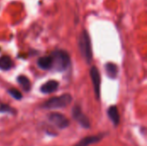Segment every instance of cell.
Wrapping results in <instances>:
<instances>
[{
	"label": "cell",
	"mask_w": 147,
	"mask_h": 146,
	"mask_svg": "<svg viewBox=\"0 0 147 146\" xmlns=\"http://www.w3.org/2000/svg\"><path fill=\"white\" fill-rule=\"evenodd\" d=\"M50 57L52 59V69L57 71H65L71 64L70 56L65 51L56 50L51 53Z\"/></svg>",
	"instance_id": "1"
},
{
	"label": "cell",
	"mask_w": 147,
	"mask_h": 146,
	"mask_svg": "<svg viewBox=\"0 0 147 146\" xmlns=\"http://www.w3.org/2000/svg\"><path fill=\"white\" fill-rule=\"evenodd\" d=\"M78 47L79 51L84 58V59L90 64L92 60V50H91V43L89 34L86 30H84L78 38Z\"/></svg>",
	"instance_id": "2"
},
{
	"label": "cell",
	"mask_w": 147,
	"mask_h": 146,
	"mask_svg": "<svg viewBox=\"0 0 147 146\" xmlns=\"http://www.w3.org/2000/svg\"><path fill=\"white\" fill-rule=\"evenodd\" d=\"M71 96L70 94H64L59 96H55L48 99L42 104V108L45 109H58L67 107L71 102Z\"/></svg>",
	"instance_id": "3"
},
{
	"label": "cell",
	"mask_w": 147,
	"mask_h": 146,
	"mask_svg": "<svg viewBox=\"0 0 147 146\" xmlns=\"http://www.w3.org/2000/svg\"><path fill=\"white\" fill-rule=\"evenodd\" d=\"M48 120L59 129H65L68 127L70 124L69 120L59 113H51L48 114Z\"/></svg>",
	"instance_id": "4"
},
{
	"label": "cell",
	"mask_w": 147,
	"mask_h": 146,
	"mask_svg": "<svg viewBox=\"0 0 147 146\" xmlns=\"http://www.w3.org/2000/svg\"><path fill=\"white\" fill-rule=\"evenodd\" d=\"M72 116L74 118V120H76L82 127L84 128H90V123L89 119L87 118V116L82 112L81 108L78 105L74 106L72 108Z\"/></svg>",
	"instance_id": "5"
},
{
	"label": "cell",
	"mask_w": 147,
	"mask_h": 146,
	"mask_svg": "<svg viewBox=\"0 0 147 146\" xmlns=\"http://www.w3.org/2000/svg\"><path fill=\"white\" fill-rule=\"evenodd\" d=\"M91 81L93 83L95 94L97 99L100 98V89H101V77H100V72L96 66H92L90 71Z\"/></svg>",
	"instance_id": "6"
},
{
	"label": "cell",
	"mask_w": 147,
	"mask_h": 146,
	"mask_svg": "<svg viewBox=\"0 0 147 146\" xmlns=\"http://www.w3.org/2000/svg\"><path fill=\"white\" fill-rule=\"evenodd\" d=\"M59 87V83L55 80H50L45 83L40 87V92L43 94H51L54 92Z\"/></svg>",
	"instance_id": "7"
},
{
	"label": "cell",
	"mask_w": 147,
	"mask_h": 146,
	"mask_svg": "<svg viewBox=\"0 0 147 146\" xmlns=\"http://www.w3.org/2000/svg\"><path fill=\"white\" fill-rule=\"evenodd\" d=\"M102 139L101 135H96V136H88L81 139L78 144H76L74 146H89L90 145L96 144Z\"/></svg>",
	"instance_id": "8"
},
{
	"label": "cell",
	"mask_w": 147,
	"mask_h": 146,
	"mask_svg": "<svg viewBox=\"0 0 147 146\" xmlns=\"http://www.w3.org/2000/svg\"><path fill=\"white\" fill-rule=\"evenodd\" d=\"M108 115L111 120V122L116 126L120 123V114L117 107L115 106H111L109 110H108Z\"/></svg>",
	"instance_id": "9"
},
{
	"label": "cell",
	"mask_w": 147,
	"mask_h": 146,
	"mask_svg": "<svg viewBox=\"0 0 147 146\" xmlns=\"http://www.w3.org/2000/svg\"><path fill=\"white\" fill-rule=\"evenodd\" d=\"M38 66L42 70H50L52 69V59L50 55L41 57L38 59Z\"/></svg>",
	"instance_id": "10"
},
{
	"label": "cell",
	"mask_w": 147,
	"mask_h": 146,
	"mask_svg": "<svg viewBox=\"0 0 147 146\" xmlns=\"http://www.w3.org/2000/svg\"><path fill=\"white\" fill-rule=\"evenodd\" d=\"M107 75L110 78H115L118 74V66L114 63H108L105 65Z\"/></svg>",
	"instance_id": "11"
},
{
	"label": "cell",
	"mask_w": 147,
	"mask_h": 146,
	"mask_svg": "<svg viewBox=\"0 0 147 146\" xmlns=\"http://www.w3.org/2000/svg\"><path fill=\"white\" fill-rule=\"evenodd\" d=\"M13 66V62L9 56L0 57V69L3 71H8Z\"/></svg>",
	"instance_id": "12"
},
{
	"label": "cell",
	"mask_w": 147,
	"mask_h": 146,
	"mask_svg": "<svg viewBox=\"0 0 147 146\" xmlns=\"http://www.w3.org/2000/svg\"><path fill=\"white\" fill-rule=\"evenodd\" d=\"M17 82L20 84V86L23 89V90L28 91L30 89V87H31L30 81H29V79L27 77H25V76H19L17 77Z\"/></svg>",
	"instance_id": "13"
},
{
	"label": "cell",
	"mask_w": 147,
	"mask_h": 146,
	"mask_svg": "<svg viewBox=\"0 0 147 146\" xmlns=\"http://www.w3.org/2000/svg\"><path fill=\"white\" fill-rule=\"evenodd\" d=\"M9 94L13 98H15V99H16V100H21L22 97V93H21L19 90L16 89H9Z\"/></svg>",
	"instance_id": "14"
},
{
	"label": "cell",
	"mask_w": 147,
	"mask_h": 146,
	"mask_svg": "<svg viewBox=\"0 0 147 146\" xmlns=\"http://www.w3.org/2000/svg\"><path fill=\"white\" fill-rule=\"evenodd\" d=\"M11 111H14L11 108H9V106H6V105H1L0 106V112H11Z\"/></svg>",
	"instance_id": "15"
}]
</instances>
